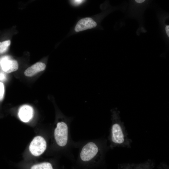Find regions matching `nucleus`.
Listing matches in <instances>:
<instances>
[{
	"mask_svg": "<svg viewBox=\"0 0 169 169\" xmlns=\"http://www.w3.org/2000/svg\"><path fill=\"white\" fill-rule=\"evenodd\" d=\"M33 114V109L32 107L28 105H24L19 109L18 115L21 121L27 122L32 118Z\"/></svg>",
	"mask_w": 169,
	"mask_h": 169,
	"instance_id": "8",
	"label": "nucleus"
},
{
	"mask_svg": "<svg viewBox=\"0 0 169 169\" xmlns=\"http://www.w3.org/2000/svg\"><path fill=\"white\" fill-rule=\"evenodd\" d=\"M6 79V75L3 72H0V80L3 81Z\"/></svg>",
	"mask_w": 169,
	"mask_h": 169,
	"instance_id": "13",
	"label": "nucleus"
},
{
	"mask_svg": "<svg viewBox=\"0 0 169 169\" xmlns=\"http://www.w3.org/2000/svg\"><path fill=\"white\" fill-rule=\"evenodd\" d=\"M154 161L149 159L140 163H125L119 164L118 169H153L155 166Z\"/></svg>",
	"mask_w": 169,
	"mask_h": 169,
	"instance_id": "6",
	"label": "nucleus"
},
{
	"mask_svg": "<svg viewBox=\"0 0 169 169\" xmlns=\"http://www.w3.org/2000/svg\"><path fill=\"white\" fill-rule=\"evenodd\" d=\"M46 142L42 136H38L35 137L31 142L29 150L31 154L35 156L42 154L46 148Z\"/></svg>",
	"mask_w": 169,
	"mask_h": 169,
	"instance_id": "4",
	"label": "nucleus"
},
{
	"mask_svg": "<svg viewBox=\"0 0 169 169\" xmlns=\"http://www.w3.org/2000/svg\"><path fill=\"white\" fill-rule=\"evenodd\" d=\"M112 117L110 137L111 147L131 148L132 141L128 137V133L123 123L119 120L118 113L114 111Z\"/></svg>",
	"mask_w": 169,
	"mask_h": 169,
	"instance_id": "1",
	"label": "nucleus"
},
{
	"mask_svg": "<svg viewBox=\"0 0 169 169\" xmlns=\"http://www.w3.org/2000/svg\"><path fill=\"white\" fill-rule=\"evenodd\" d=\"M11 41L9 40L0 42V54L5 52L10 44Z\"/></svg>",
	"mask_w": 169,
	"mask_h": 169,
	"instance_id": "11",
	"label": "nucleus"
},
{
	"mask_svg": "<svg viewBox=\"0 0 169 169\" xmlns=\"http://www.w3.org/2000/svg\"><path fill=\"white\" fill-rule=\"evenodd\" d=\"M30 169H53V168L50 163L46 162L34 165Z\"/></svg>",
	"mask_w": 169,
	"mask_h": 169,
	"instance_id": "10",
	"label": "nucleus"
},
{
	"mask_svg": "<svg viewBox=\"0 0 169 169\" xmlns=\"http://www.w3.org/2000/svg\"><path fill=\"white\" fill-rule=\"evenodd\" d=\"M68 126L64 121L58 122L54 131V136L57 144L64 146L67 144L68 140Z\"/></svg>",
	"mask_w": 169,
	"mask_h": 169,
	"instance_id": "2",
	"label": "nucleus"
},
{
	"mask_svg": "<svg viewBox=\"0 0 169 169\" xmlns=\"http://www.w3.org/2000/svg\"><path fill=\"white\" fill-rule=\"evenodd\" d=\"M70 1L74 4L75 5H78L80 4L84 1L81 0H72V1Z\"/></svg>",
	"mask_w": 169,
	"mask_h": 169,
	"instance_id": "14",
	"label": "nucleus"
},
{
	"mask_svg": "<svg viewBox=\"0 0 169 169\" xmlns=\"http://www.w3.org/2000/svg\"><path fill=\"white\" fill-rule=\"evenodd\" d=\"M96 22L90 18H85L80 20L76 24L74 30L78 32L95 27Z\"/></svg>",
	"mask_w": 169,
	"mask_h": 169,
	"instance_id": "7",
	"label": "nucleus"
},
{
	"mask_svg": "<svg viewBox=\"0 0 169 169\" xmlns=\"http://www.w3.org/2000/svg\"><path fill=\"white\" fill-rule=\"evenodd\" d=\"M145 1V0H135V1L138 3H141L144 2Z\"/></svg>",
	"mask_w": 169,
	"mask_h": 169,
	"instance_id": "16",
	"label": "nucleus"
},
{
	"mask_svg": "<svg viewBox=\"0 0 169 169\" xmlns=\"http://www.w3.org/2000/svg\"><path fill=\"white\" fill-rule=\"evenodd\" d=\"M100 151L98 146L93 142H89L83 147L80 154L81 160L89 161L95 157Z\"/></svg>",
	"mask_w": 169,
	"mask_h": 169,
	"instance_id": "3",
	"label": "nucleus"
},
{
	"mask_svg": "<svg viewBox=\"0 0 169 169\" xmlns=\"http://www.w3.org/2000/svg\"><path fill=\"white\" fill-rule=\"evenodd\" d=\"M46 64L42 62H38L27 68L24 71V75L31 77L37 73L44 71L45 69Z\"/></svg>",
	"mask_w": 169,
	"mask_h": 169,
	"instance_id": "9",
	"label": "nucleus"
},
{
	"mask_svg": "<svg viewBox=\"0 0 169 169\" xmlns=\"http://www.w3.org/2000/svg\"><path fill=\"white\" fill-rule=\"evenodd\" d=\"M4 88L3 84L0 82V101L2 100L4 96Z\"/></svg>",
	"mask_w": 169,
	"mask_h": 169,
	"instance_id": "12",
	"label": "nucleus"
},
{
	"mask_svg": "<svg viewBox=\"0 0 169 169\" xmlns=\"http://www.w3.org/2000/svg\"><path fill=\"white\" fill-rule=\"evenodd\" d=\"M165 30L167 35L168 37L169 36V26L167 25L165 27Z\"/></svg>",
	"mask_w": 169,
	"mask_h": 169,
	"instance_id": "15",
	"label": "nucleus"
},
{
	"mask_svg": "<svg viewBox=\"0 0 169 169\" xmlns=\"http://www.w3.org/2000/svg\"><path fill=\"white\" fill-rule=\"evenodd\" d=\"M0 66L2 70L7 73L17 70L18 68L17 61L11 59L8 56H3L0 58Z\"/></svg>",
	"mask_w": 169,
	"mask_h": 169,
	"instance_id": "5",
	"label": "nucleus"
}]
</instances>
